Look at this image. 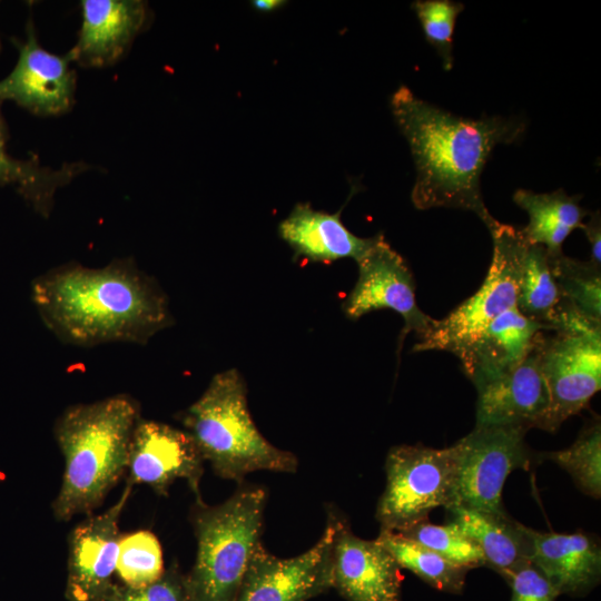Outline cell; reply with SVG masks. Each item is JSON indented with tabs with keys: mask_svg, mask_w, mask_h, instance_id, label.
Returning a JSON list of instances; mask_svg holds the SVG:
<instances>
[{
	"mask_svg": "<svg viewBox=\"0 0 601 601\" xmlns=\"http://www.w3.org/2000/svg\"><path fill=\"white\" fill-rule=\"evenodd\" d=\"M333 588L347 601H402L401 568L376 541L354 535L342 521L332 553Z\"/></svg>",
	"mask_w": 601,
	"mask_h": 601,
	"instance_id": "obj_15",
	"label": "cell"
},
{
	"mask_svg": "<svg viewBox=\"0 0 601 601\" xmlns=\"http://www.w3.org/2000/svg\"><path fill=\"white\" fill-rule=\"evenodd\" d=\"M590 218L587 223H582L581 229L584 231L587 239L591 246L590 262L601 267V217L600 211L589 214Z\"/></svg>",
	"mask_w": 601,
	"mask_h": 601,
	"instance_id": "obj_33",
	"label": "cell"
},
{
	"mask_svg": "<svg viewBox=\"0 0 601 601\" xmlns=\"http://www.w3.org/2000/svg\"><path fill=\"white\" fill-rule=\"evenodd\" d=\"M266 493L246 486L221 504L197 499L193 525L197 552L185 574L188 601H235L259 536Z\"/></svg>",
	"mask_w": 601,
	"mask_h": 601,
	"instance_id": "obj_5",
	"label": "cell"
},
{
	"mask_svg": "<svg viewBox=\"0 0 601 601\" xmlns=\"http://www.w3.org/2000/svg\"><path fill=\"white\" fill-rule=\"evenodd\" d=\"M455 524L481 549L485 565L502 578L530 562L526 526L506 514H494L462 506L446 509Z\"/></svg>",
	"mask_w": 601,
	"mask_h": 601,
	"instance_id": "obj_21",
	"label": "cell"
},
{
	"mask_svg": "<svg viewBox=\"0 0 601 601\" xmlns=\"http://www.w3.org/2000/svg\"><path fill=\"white\" fill-rule=\"evenodd\" d=\"M544 331L549 332L543 325L523 316L515 306L490 322L455 356L477 388L515 368Z\"/></svg>",
	"mask_w": 601,
	"mask_h": 601,
	"instance_id": "obj_18",
	"label": "cell"
},
{
	"mask_svg": "<svg viewBox=\"0 0 601 601\" xmlns=\"http://www.w3.org/2000/svg\"><path fill=\"white\" fill-rule=\"evenodd\" d=\"M397 533L466 570L485 565L481 549L453 523L439 525L426 520Z\"/></svg>",
	"mask_w": 601,
	"mask_h": 601,
	"instance_id": "obj_29",
	"label": "cell"
},
{
	"mask_svg": "<svg viewBox=\"0 0 601 601\" xmlns=\"http://www.w3.org/2000/svg\"><path fill=\"white\" fill-rule=\"evenodd\" d=\"M286 1L282 0H255L252 1L254 8L263 12H270L284 6Z\"/></svg>",
	"mask_w": 601,
	"mask_h": 601,
	"instance_id": "obj_34",
	"label": "cell"
},
{
	"mask_svg": "<svg viewBox=\"0 0 601 601\" xmlns=\"http://www.w3.org/2000/svg\"><path fill=\"white\" fill-rule=\"evenodd\" d=\"M456 469L454 444L433 449L397 445L386 462V486L376 508L382 530L400 532L428 520L440 506L450 508Z\"/></svg>",
	"mask_w": 601,
	"mask_h": 601,
	"instance_id": "obj_7",
	"label": "cell"
},
{
	"mask_svg": "<svg viewBox=\"0 0 601 601\" xmlns=\"http://www.w3.org/2000/svg\"><path fill=\"white\" fill-rule=\"evenodd\" d=\"M341 523L329 514L321 539L288 559L273 555L259 543L235 601H308L333 588L332 553Z\"/></svg>",
	"mask_w": 601,
	"mask_h": 601,
	"instance_id": "obj_10",
	"label": "cell"
},
{
	"mask_svg": "<svg viewBox=\"0 0 601 601\" xmlns=\"http://www.w3.org/2000/svg\"><path fill=\"white\" fill-rule=\"evenodd\" d=\"M393 118L406 139L416 170L411 200L418 210L455 208L474 213L490 230L481 176L493 149L522 139L526 124L516 117H461L400 86L390 99Z\"/></svg>",
	"mask_w": 601,
	"mask_h": 601,
	"instance_id": "obj_1",
	"label": "cell"
},
{
	"mask_svg": "<svg viewBox=\"0 0 601 601\" xmlns=\"http://www.w3.org/2000/svg\"><path fill=\"white\" fill-rule=\"evenodd\" d=\"M6 142L7 131L0 114V186H13L45 217L52 209L56 191L88 169L82 162L65 164L59 169H52L42 166L36 157L19 160L7 152Z\"/></svg>",
	"mask_w": 601,
	"mask_h": 601,
	"instance_id": "obj_23",
	"label": "cell"
},
{
	"mask_svg": "<svg viewBox=\"0 0 601 601\" xmlns=\"http://www.w3.org/2000/svg\"><path fill=\"white\" fill-rule=\"evenodd\" d=\"M545 457L564 469L584 494L601 496V424L594 420L581 431L573 444L550 452Z\"/></svg>",
	"mask_w": 601,
	"mask_h": 601,
	"instance_id": "obj_27",
	"label": "cell"
},
{
	"mask_svg": "<svg viewBox=\"0 0 601 601\" xmlns=\"http://www.w3.org/2000/svg\"><path fill=\"white\" fill-rule=\"evenodd\" d=\"M127 482L120 497L105 512L90 515L70 532L66 598L69 601H104L114 588L119 519L130 496Z\"/></svg>",
	"mask_w": 601,
	"mask_h": 601,
	"instance_id": "obj_12",
	"label": "cell"
},
{
	"mask_svg": "<svg viewBox=\"0 0 601 601\" xmlns=\"http://www.w3.org/2000/svg\"><path fill=\"white\" fill-rule=\"evenodd\" d=\"M280 237L297 255L314 262L342 258L359 260L378 240L358 237L341 219V211L328 214L314 209L308 203H298L278 226Z\"/></svg>",
	"mask_w": 601,
	"mask_h": 601,
	"instance_id": "obj_20",
	"label": "cell"
},
{
	"mask_svg": "<svg viewBox=\"0 0 601 601\" xmlns=\"http://www.w3.org/2000/svg\"><path fill=\"white\" fill-rule=\"evenodd\" d=\"M204 461L217 475L242 481L255 471L295 472L298 461L269 443L254 423L240 373H217L200 397L183 415Z\"/></svg>",
	"mask_w": 601,
	"mask_h": 601,
	"instance_id": "obj_4",
	"label": "cell"
},
{
	"mask_svg": "<svg viewBox=\"0 0 601 601\" xmlns=\"http://www.w3.org/2000/svg\"><path fill=\"white\" fill-rule=\"evenodd\" d=\"M203 464L204 459L186 431L139 418L129 444L128 483L147 484L166 494L176 480L183 479L200 499Z\"/></svg>",
	"mask_w": 601,
	"mask_h": 601,
	"instance_id": "obj_13",
	"label": "cell"
},
{
	"mask_svg": "<svg viewBox=\"0 0 601 601\" xmlns=\"http://www.w3.org/2000/svg\"><path fill=\"white\" fill-rule=\"evenodd\" d=\"M19 47L13 70L0 81V101L12 100L37 116H58L75 104L77 73L69 53L53 55L39 46L33 26Z\"/></svg>",
	"mask_w": 601,
	"mask_h": 601,
	"instance_id": "obj_14",
	"label": "cell"
},
{
	"mask_svg": "<svg viewBox=\"0 0 601 601\" xmlns=\"http://www.w3.org/2000/svg\"><path fill=\"white\" fill-rule=\"evenodd\" d=\"M545 332L539 341L540 365L549 392L542 430L555 432L587 407L601 388V332H552V336Z\"/></svg>",
	"mask_w": 601,
	"mask_h": 601,
	"instance_id": "obj_9",
	"label": "cell"
},
{
	"mask_svg": "<svg viewBox=\"0 0 601 601\" xmlns=\"http://www.w3.org/2000/svg\"><path fill=\"white\" fill-rule=\"evenodd\" d=\"M356 263L357 280L342 305L347 318L356 321L374 311L391 309L404 319L402 339L410 332L418 338L428 332L434 318L416 303L412 270L383 234Z\"/></svg>",
	"mask_w": 601,
	"mask_h": 601,
	"instance_id": "obj_11",
	"label": "cell"
},
{
	"mask_svg": "<svg viewBox=\"0 0 601 601\" xmlns=\"http://www.w3.org/2000/svg\"><path fill=\"white\" fill-rule=\"evenodd\" d=\"M568 304L552 276L548 250L528 243L521 263L518 311L549 332H555Z\"/></svg>",
	"mask_w": 601,
	"mask_h": 601,
	"instance_id": "obj_24",
	"label": "cell"
},
{
	"mask_svg": "<svg viewBox=\"0 0 601 601\" xmlns=\"http://www.w3.org/2000/svg\"><path fill=\"white\" fill-rule=\"evenodd\" d=\"M426 41L442 59L443 68L453 67V33L464 4L451 0H416L412 3Z\"/></svg>",
	"mask_w": 601,
	"mask_h": 601,
	"instance_id": "obj_30",
	"label": "cell"
},
{
	"mask_svg": "<svg viewBox=\"0 0 601 601\" xmlns=\"http://www.w3.org/2000/svg\"><path fill=\"white\" fill-rule=\"evenodd\" d=\"M530 562L546 578L559 595L583 597L601 579L598 539L574 533L539 532L526 526Z\"/></svg>",
	"mask_w": 601,
	"mask_h": 601,
	"instance_id": "obj_19",
	"label": "cell"
},
{
	"mask_svg": "<svg viewBox=\"0 0 601 601\" xmlns=\"http://www.w3.org/2000/svg\"><path fill=\"white\" fill-rule=\"evenodd\" d=\"M32 298L47 327L78 346L146 344L173 323L165 293L129 259L51 269L33 282Z\"/></svg>",
	"mask_w": 601,
	"mask_h": 601,
	"instance_id": "obj_2",
	"label": "cell"
},
{
	"mask_svg": "<svg viewBox=\"0 0 601 601\" xmlns=\"http://www.w3.org/2000/svg\"><path fill=\"white\" fill-rule=\"evenodd\" d=\"M376 541L406 569L442 592L460 594L469 570L457 566L436 552L394 531L382 530Z\"/></svg>",
	"mask_w": 601,
	"mask_h": 601,
	"instance_id": "obj_25",
	"label": "cell"
},
{
	"mask_svg": "<svg viewBox=\"0 0 601 601\" xmlns=\"http://www.w3.org/2000/svg\"><path fill=\"white\" fill-rule=\"evenodd\" d=\"M580 198L569 196L563 189L551 193L516 189L513 201L529 215V224L521 227L526 242L543 246L551 257L561 255L566 237L590 214L579 205Z\"/></svg>",
	"mask_w": 601,
	"mask_h": 601,
	"instance_id": "obj_22",
	"label": "cell"
},
{
	"mask_svg": "<svg viewBox=\"0 0 601 601\" xmlns=\"http://www.w3.org/2000/svg\"><path fill=\"white\" fill-rule=\"evenodd\" d=\"M139 418L138 403L125 394L72 405L58 417L55 436L65 467L52 503L57 520L89 514L102 502L127 471Z\"/></svg>",
	"mask_w": 601,
	"mask_h": 601,
	"instance_id": "obj_3",
	"label": "cell"
},
{
	"mask_svg": "<svg viewBox=\"0 0 601 601\" xmlns=\"http://www.w3.org/2000/svg\"><path fill=\"white\" fill-rule=\"evenodd\" d=\"M528 431L519 425H475L454 443L456 469L451 506L506 514L502 491L508 476L514 470L529 469L534 460L525 442Z\"/></svg>",
	"mask_w": 601,
	"mask_h": 601,
	"instance_id": "obj_8",
	"label": "cell"
},
{
	"mask_svg": "<svg viewBox=\"0 0 601 601\" xmlns=\"http://www.w3.org/2000/svg\"><path fill=\"white\" fill-rule=\"evenodd\" d=\"M493 256L481 287L442 319H435L413 352L456 354L490 322L516 306L522 257L528 245L521 227L496 224L490 229Z\"/></svg>",
	"mask_w": 601,
	"mask_h": 601,
	"instance_id": "obj_6",
	"label": "cell"
},
{
	"mask_svg": "<svg viewBox=\"0 0 601 601\" xmlns=\"http://www.w3.org/2000/svg\"><path fill=\"white\" fill-rule=\"evenodd\" d=\"M511 588L510 601H555L558 592L546 578L528 562L504 577Z\"/></svg>",
	"mask_w": 601,
	"mask_h": 601,
	"instance_id": "obj_32",
	"label": "cell"
},
{
	"mask_svg": "<svg viewBox=\"0 0 601 601\" xmlns=\"http://www.w3.org/2000/svg\"><path fill=\"white\" fill-rule=\"evenodd\" d=\"M78 41L68 52L83 67L116 63L149 22V7L141 0H83Z\"/></svg>",
	"mask_w": 601,
	"mask_h": 601,
	"instance_id": "obj_17",
	"label": "cell"
},
{
	"mask_svg": "<svg viewBox=\"0 0 601 601\" xmlns=\"http://www.w3.org/2000/svg\"><path fill=\"white\" fill-rule=\"evenodd\" d=\"M0 49H1V47H0Z\"/></svg>",
	"mask_w": 601,
	"mask_h": 601,
	"instance_id": "obj_35",
	"label": "cell"
},
{
	"mask_svg": "<svg viewBox=\"0 0 601 601\" xmlns=\"http://www.w3.org/2000/svg\"><path fill=\"white\" fill-rule=\"evenodd\" d=\"M562 297L592 321L601 323V267L561 255L549 256Z\"/></svg>",
	"mask_w": 601,
	"mask_h": 601,
	"instance_id": "obj_26",
	"label": "cell"
},
{
	"mask_svg": "<svg viewBox=\"0 0 601 601\" xmlns=\"http://www.w3.org/2000/svg\"><path fill=\"white\" fill-rule=\"evenodd\" d=\"M104 601H188L185 574L171 565L158 580L144 587L115 583Z\"/></svg>",
	"mask_w": 601,
	"mask_h": 601,
	"instance_id": "obj_31",
	"label": "cell"
},
{
	"mask_svg": "<svg viewBox=\"0 0 601 601\" xmlns=\"http://www.w3.org/2000/svg\"><path fill=\"white\" fill-rule=\"evenodd\" d=\"M164 572L161 545L154 533L139 530L120 536L116 573L124 585L144 587Z\"/></svg>",
	"mask_w": 601,
	"mask_h": 601,
	"instance_id": "obj_28",
	"label": "cell"
},
{
	"mask_svg": "<svg viewBox=\"0 0 601 601\" xmlns=\"http://www.w3.org/2000/svg\"><path fill=\"white\" fill-rule=\"evenodd\" d=\"M542 333L515 368L476 388L475 425H519L542 430L549 408V392L539 355Z\"/></svg>",
	"mask_w": 601,
	"mask_h": 601,
	"instance_id": "obj_16",
	"label": "cell"
}]
</instances>
